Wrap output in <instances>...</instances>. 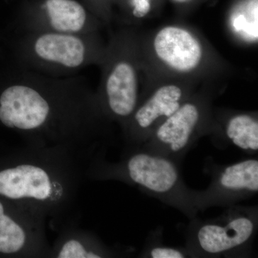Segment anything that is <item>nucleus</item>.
Here are the masks:
<instances>
[{
  "label": "nucleus",
  "instance_id": "obj_1",
  "mask_svg": "<svg viewBox=\"0 0 258 258\" xmlns=\"http://www.w3.org/2000/svg\"><path fill=\"white\" fill-rule=\"evenodd\" d=\"M110 122L82 78L20 67L0 85V123L27 145L60 148L90 161L111 143Z\"/></svg>",
  "mask_w": 258,
  "mask_h": 258
},
{
  "label": "nucleus",
  "instance_id": "obj_2",
  "mask_svg": "<svg viewBox=\"0 0 258 258\" xmlns=\"http://www.w3.org/2000/svg\"><path fill=\"white\" fill-rule=\"evenodd\" d=\"M88 161L60 148L27 145L0 169V197L45 220L63 219L76 200Z\"/></svg>",
  "mask_w": 258,
  "mask_h": 258
},
{
  "label": "nucleus",
  "instance_id": "obj_3",
  "mask_svg": "<svg viewBox=\"0 0 258 258\" xmlns=\"http://www.w3.org/2000/svg\"><path fill=\"white\" fill-rule=\"evenodd\" d=\"M106 153H98L89 161L86 177L121 181L179 210L189 220L198 216V191L184 184L175 161L141 147L125 148L118 161L106 160Z\"/></svg>",
  "mask_w": 258,
  "mask_h": 258
},
{
  "label": "nucleus",
  "instance_id": "obj_4",
  "mask_svg": "<svg viewBox=\"0 0 258 258\" xmlns=\"http://www.w3.org/2000/svg\"><path fill=\"white\" fill-rule=\"evenodd\" d=\"M105 50L97 32H25L15 45L20 67L57 77L75 76L91 64H100Z\"/></svg>",
  "mask_w": 258,
  "mask_h": 258
},
{
  "label": "nucleus",
  "instance_id": "obj_5",
  "mask_svg": "<svg viewBox=\"0 0 258 258\" xmlns=\"http://www.w3.org/2000/svg\"><path fill=\"white\" fill-rule=\"evenodd\" d=\"M257 229V205H231L215 218L190 220L184 247L190 257H248Z\"/></svg>",
  "mask_w": 258,
  "mask_h": 258
},
{
  "label": "nucleus",
  "instance_id": "obj_6",
  "mask_svg": "<svg viewBox=\"0 0 258 258\" xmlns=\"http://www.w3.org/2000/svg\"><path fill=\"white\" fill-rule=\"evenodd\" d=\"M126 37L120 36L106 47L100 64L103 78L97 101L102 113L110 121L123 128L139 104L138 75Z\"/></svg>",
  "mask_w": 258,
  "mask_h": 258
},
{
  "label": "nucleus",
  "instance_id": "obj_7",
  "mask_svg": "<svg viewBox=\"0 0 258 258\" xmlns=\"http://www.w3.org/2000/svg\"><path fill=\"white\" fill-rule=\"evenodd\" d=\"M213 125L206 98L186 100L138 147L165 156L181 166L185 156L199 139L211 135Z\"/></svg>",
  "mask_w": 258,
  "mask_h": 258
},
{
  "label": "nucleus",
  "instance_id": "obj_8",
  "mask_svg": "<svg viewBox=\"0 0 258 258\" xmlns=\"http://www.w3.org/2000/svg\"><path fill=\"white\" fill-rule=\"evenodd\" d=\"M22 32L86 34L97 32L99 19L77 0H34L22 8L18 19Z\"/></svg>",
  "mask_w": 258,
  "mask_h": 258
},
{
  "label": "nucleus",
  "instance_id": "obj_9",
  "mask_svg": "<svg viewBox=\"0 0 258 258\" xmlns=\"http://www.w3.org/2000/svg\"><path fill=\"white\" fill-rule=\"evenodd\" d=\"M205 171L211 177L207 189L198 191L199 212L212 207L237 205L258 192V160L247 159L231 164L220 165L208 159Z\"/></svg>",
  "mask_w": 258,
  "mask_h": 258
},
{
  "label": "nucleus",
  "instance_id": "obj_10",
  "mask_svg": "<svg viewBox=\"0 0 258 258\" xmlns=\"http://www.w3.org/2000/svg\"><path fill=\"white\" fill-rule=\"evenodd\" d=\"M0 200V254L23 258L48 257L51 245L45 220L15 205L8 212Z\"/></svg>",
  "mask_w": 258,
  "mask_h": 258
},
{
  "label": "nucleus",
  "instance_id": "obj_11",
  "mask_svg": "<svg viewBox=\"0 0 258 258\" xmlns=\"http://www.w3.org/2000/svg\"><path fill=\"white\" fill-rule=\"evenodd\" d=\"M182 88L167 84L157 88L146 101L139 103L136 111L122 128L125 148L141 145L158 125L169 118L185 101Z\"/></svg>",
  "mask_w": 258,
  "mask_h": 258
},
{
  "label": "nucleus",
  "instance_id": "obj_12",
  "mask_svg": "<svg viewBox=\"0 0 258 258\" xmlns=\"http://www.w3.org/2000/svg\"><path fill=\"white\" fill-rule=\"evenodd\" d=\"M154 50L159 60L176 72L198 69L203 57L200 41L191 32L176 26L161 29L154 37Z\"/></svg>",
  "mask_w": 258,
  "mask_h": 258
},
{
  "label": "nucleus",
  "instance_id": "obj_13",
  "mask_svg": "<svg viewBox=\"0 0 258 258\" xmlns=\"http://www.w3.org/2000/svg\"><path fill=\"white\" fill-rule=\"evenodd\" d=\"M212 136L214 144L219 149L231 145L249 155H255L258 152L257 115L249 113L229 115L222 123L215 122Z\"/></svg>",
  "mask_w": 258,
  "mask_h": 258
},
{
  "label": "nucleus",
  "instance_id": "obj_14",
  "mask_svg": "<svg viewBox=\"0 0 258 258\" xmlns=\"http://www.w3.org/2000/svg\"><path fill=\"white\" fill-rule=\"evenodd\" d=\"M121 253L102 242L95 234L73 227L63 228L51 246L48 257L109 258Z\"/></svg>",
  "mask_w": 258,
  "mask_h": 258
},
{
  "label": "nucleus",
  "instance_id": "obj_15",
  "mask_svg": "<svg viewBox=\"0 0 258 258\" xmlns=\"http://www.w3.org/2000/svg\"><path fill=\"white\" fill-rule=\"evenodd\" d=\"M163 228L157 227L148 236L140 257L144 258H185L190 257L185 247H169L163 244Z\"/></svg>",
  "mask_w": 258,
  "mask_h": 258
},
{
  "label": "nucleus",
  "instance_id": "obj_16",
  "mask_svg": "<svg viewBox=\"0 0 258 258\" xmlns=\"http://www.w3.org/2000/svg\"><path fill=\"white\" fill-rule=\"evenodd\" d=\"M132 14L137 18H144L151 10L149 0H132Z\"/></svg>",
  "mask_w": 258,
  "mask_h": 258
},
{
  "label": "nucleus",
  "instance_id": "obj_17",
  "mask_svg": "<svg viewBox=\"0 0 258 258\" xmlns=\"http://www.w3.org/2000/svg\"><path fill=\"white\" fill-rule=\"evenodd\" d=\"M93 2L94 0H85L84 4L86 5V7L92 12V8L93 5Z\"/></svg>",
  "mask_w": 258,
  "mask_h": 258
},
{
  "label": "nucleus",
  "instance_id": "obj_18",
  "mask_svg": "<svg viewBox=\"0 0 258 258\" xmlns=\"http://www.w3.org/2000/svg\"><path fill=\"white\" fill-rule=\"evenodd\" d=\"M175 1L179 2V3H185V2L189 1V0H175Z\"/></svg>",
  "mask_w": 258,
  "mask_h": 258
}]
</instances>
